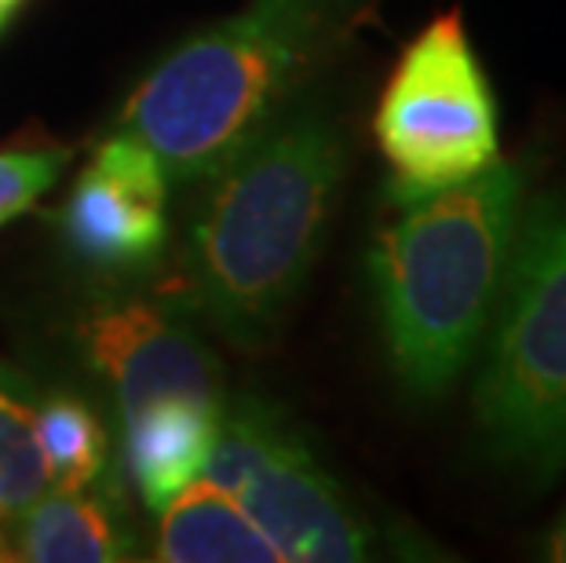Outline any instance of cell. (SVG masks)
Segmentation results:
<instances>
[{
	"label": "cell",
	"instance_id": "1",
	"mask_svg": "<svg viewBox=\"0 0 566 563\" xmlns=\"http://www.w3.org/2000/svg\"><path fill=\"white\" fill-rule=\"evenodd\" d=\"M347 169L322 106H289L209 179L184 253V293L223 337L260 347L304 290Z\"/></svg>",
	"mask_w": 566,
	"mask_h": 563
},
{
	"label": "cell",
	"instance_id": "2",
	"mask_svg": "<svg viewBox=\"0 0 566 563\" xmlns=\"http://www.w3.org/2000/svg\"><path fill=\"white\" fill-rule=\"evenodd\" d=\"M526 165L493 161L472 179L399 198L366 268L395 377L439 399L472 363L497 307L526 206Z\"/></svg>",
	"mask_w": 566,
	"mask_h": 563
},
{
	"label": "cell",
	"instance_id": "3",
	"mask_svg": "<svg viewBox=\"0 0 566 563\" xmlns=\"http://www.w3.org/2000/svg\"><path fill=\"white\" fill-rule=\"evenodd\" d=\"M369 0H249L168 52L122 106L117 132L161 161L168 184H201L293 106Z\"/></svg>",
	"mask_w": 566,
	"mask_h": 563
},
{
	"label": "cell",
	"instance_id": "4",
	"mask_svg": "<svg viewBox=\"0 0 566 563\" xmlns=\"http://www.w3.org/2000/svg\"><path fill=\"white\" fill-rule=\"evenodd\" d=\"M490 322L479 428L504 465L552 479L566 465V195L523 206Z\"/></svg>",
	"mask_w": 566,
	"mask_h": 563
},
{
	"label": "cell",
	"instance_id": "5",
	"mask_svg": "<svg viewBox=\"0 0 566 563\" xmlns=\"http://www.w3.org/2000/svg\"><path fill=\"white\" fill-rule=\"evenodd\" d=\"M201 479L242 501L282 560L352 563L380 556V531L325 472L304 432L263 399L223 403Z\"/></svg>",
	"mask_w": 566,
	"mask_h": 563
},
{
	"label": "cell",
	"instance_id": "6",
	"mask_svg": "<svg viewBox=\"0 0 566 563\" xmlns=\"http://www.w3.org/2000/svg\"><path fill=\"white\" fill-rule=\"evenodd\" d=\"M373 136L395 173L391 201L453 187L497 161V103L457 8L402 48Z\"/></svg>",
	"mask_w": 566,
	"mask_h": 563
},
{
	"label": "cell",
	"instance_id": "7",
	"mask_svg": "<svg viewBox=\"0 0 566 563\" xmlns=\"http://www.w3.org/2000/svg\"><path fill=\"white\" fill-rule=\"evenodd\" d=\"M168 176L139 139L117 132L92 154L59 227L77 260L99 271H143L168 242Z\"/></svg>",
	"mask_w": 566,
	"mask_h": 563
},
{
	"label": "cell",
	"instance_id": "8",
	"mask_svg": "<svg viewBox=\"0 0 566 563\" xmlns=\"http://www.w3.org/2000/svg\"><path fill=\"white\" fill-rule=\"evenodd\" d=\"M81 352L122 406V421L154 399L223 403L216 355L168 307L147 301L103 304L81 319Z\"/></svg>",
	"mask_w": 566,
	"mask_h": 563
},
{
	"label": "cell",
	"instance_id": "9",
	"mask_svg": "<svg viewBox=\"0 0 566 563\" xmlns=\"http://www.w3.org/2000/svg\"><path fill=\"white\" fill-rule=\"evenodd\" d=\"M11 560L30 563H111L136 560L139 542L132 534L114 490H44V494L8 520Z\"/></svg>",
	"mask_w": 566,
	"mask_h": 563
},
{
	"label": "cell",
	"instance_id": "10",
	"mask_svg": "<svg viewBox=\"0 0 566 563\" xmlns=\"http://www.w3.org/2000/svg\"><path fill=\"white\" fill-rule=\"evenodd\" d=\"M223 403L176 395V399H154L125 417V461L143 505L161 512L205 472L220 432Z\"/></svg>",
	"mask_w": 566,
	"mask_h": 563
},
{
	"label": "cell",
	"instance_id": "11",
	"mask_svg": "<svg viewBox=\"0 0 566 563\" xmlns=\"http://www.w3.org/2000/svg\"><path fill=\"white\" fill-rule=\"evenodd\" d=\"M165 563H282L242 501L209 479H195L161 509L158 553Z\"/></svg>",
	"mask_w": 566,
	"mask_h": 563
},
{
	"label": "cell",
	"instance_id": "12",
	"mask_svg": "<svg viewBox=\"0 0 566 563\" xmlns=\"http://www.w3.org/2000/svg\"><path fill=\"white\" fill-rule=\"evenodd\" d=\"M41 399L27 374L0 363V512L11 520L48 490Z\"/></svg>",
	"mask_w": 566,
	"mask_h": 563
},
{
	"label": "cell",
	"instance_id": "13",
	"mask_svg": "<svg viewBox=\"0 0 566 563\" xmlns=\"http://www.w3.org/2000/svg\"><path fill=\"white\" fill-rule=\"evenodd\" d=\"M41 450L48 479L63 490H84L103 483L111 472L106 428L88 403L77 395H52L41 403Z\"/></svg>",
	"mask_w": 566,
	"mask_h": 563
},
{
	"label": "cell",
	"instance_id": "14",
	"mask_svg": "<svg viewBox=\"0 0 566 563\" xmlns=\"http://www.w3.org/2000/svg\"><path fill=\"white\" fill-rule=\"evenodd\" d=\"M74 158L70 147H11L0 150V227L27 217L55 187Z\"/></svg>",
	"mask_w": 566,
	"mask_h": 563
},
{
	"label": "cell",
	"instance_id": "15",
	"mask_svg": "<svg viewBox=\"0 0 566 563\" xmlns=\"http://www.w3.org/2000/svg\"><path fill=\"white\" fill-rule=\"evenodd\" d=\"M545 556L566 563V512H563V520L556 523V531L548 534V553Z\"/></svg>",
	"mask_w": 566,
	"mask_h": 563
},
{
	"label": "cell",
	"instance_id": "16",
	"mask_svg": "<svg viewBox=\"0 0 566 563\" xmlns=\"http://www.w3.org/2000/svg\"><path fill=\"white\" fill-rule=\"evenodd\" d=\"M0 560H11V542H8V517L0 512Z\"/></svg>",
	"mask_w": 566,
	"mask_h": 563
}]
</instances>
